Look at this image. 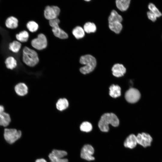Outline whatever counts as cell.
Instances as JSON below:
<instances>
[{"label":"cell","mask_w":162,"mask_h":162,"mask_svg":"<svg viewBox=\"0 0 162 162\" xmlns=\"http://www.w3.org/2000/svg\"><path fill=\"white\" fill-rule=\"evenodd\" d=\"M117 127L119 124V119L116 116L112 113L104 114L101 117L98 122V126L103 132H106L109 129V124Z\"/></svg>","instance_id":"6da1fadb"},{"label":"cell","mask_w":162,"mask_h":162,"mask_svg":"<svg viewBox=\"0 0 162 162\" xmlns=\"http://www.w3.org/2000/svg\"><path fill=\"white\" fill-rule=\"evenodd\" d=\"M80 62L81 64L85 65L80 69V72L84 74L92 71L96 65L95 58L92 55L89 54L82 56L80 58Z\"/></svg>","instance_id":"7a4b0ae2"},{"label":"cell","mask_w":162,"mask_h":162,"mask_svg":"<svg viewBox=\"0 0 162 162\" xmlns=\"http://www.w3.org/2000/svg\"><path fill=\"white\" fill-rule=\"evenodd\" d=\"M22 61L27 65L32 67L38 63L39 59L35 51L27 46H25L23 50Z\"/></svg>","instance_id":"3957f363"},{"label":"cell","mask_w":162,"mask_h":162,"mask_svg":"<svg viewBox=\"0 0 162 162\" xmlns=\"http://www.w3.org/2000/svg\"><path fill=\"white\" fill-rule=\"evenodd\" d=\"M22 132L14 128L4 129V137L6 141L10 144L14 143L21 136Z\"/></svg>","instance_id":"277c9868"},{"label":"cell","mask_w":162,"mask_h":162,"mask_svg":"<svg viewBox=\"0 0 162 162\" xmlns=\"http://www.w3.org/2000/svg\"><path fill=\"white\" fill-rule=\"evenodd\" d=\"M60 22L59 20L56 19L49 20V24L52 27V31L54 35L61 39H65L68 38V34L60 28L59 26Z\"/></svg>","instance_id":"5b68a950"},{"label":"cell","mask_w":162,"mask_h":162,"mask_svg":"<svg viewBox=\"0 0 162 162\" xmlns=\"http://www.w3.org/2000/svg\"><path fill=\"white\" fill-rule=\"evenodd\" d=\"M32 46L35 49L41 50L45 48L47 45L46 38L44 34H39L36 38L33 39L31 41Z\"/></svg>","instance_id":"8992f818"},{"label":"cell","mask_w":162,"mask_h":162,"mask_svg":"<svg viewBox=\"0 0 162 162\" xmlns=\"http://www.w3.org/2000/svg\"><path fill=\"white\" fill-rule=\"evenodd\" d=\"M60 12V9L56 6H46L44 10L45 17L49 20L57 18Z\"/></svg>","instance_id":"52a82bcc"},{"label":"cell","mask_w":162,"mask_h":162,"mask_svg":"<svg viewBox=\"0 0 162 162\" xmlns=\"http://www.w3.org/2000/svg\"><path fill=\"white\" fill-rule=\"evenodd\" d=\"M141 96L140 93L137 89L131 88L127 91L125 94L126 101L130 103H134L139 100Z\"/></svg>","instance_id":"ba28073f"},{"label":"cell","mask_w":162,"mask_h":162,"mask_svg":"<svg viewBox=\"0 0 162 162\" xmlns=\"http://www.w3.org/2000/svg\"><path fill=\"white\" fill-rule=\"evenodd\" d=\"M136 137L137 143L144 147L150 146L151 145L153 138L149 134L142 132L138 134Z\"/></svg>","instance_id":"9c48e42d"},{"label":"cell","mask_w":162,"mask_h":162,"mask_svg":"<svg viewBox=\"0 0 162 162\" xmlns=\"http://www.w3.org/2000/svg\"><path fill=\"white\" fill-rule=\"evenodd\" d=\"M94 152V149L91 145H85L81 149L80 157L88 161L94 160V158L92 155Z\"/></svg>","instance_id":"30bf717a"},{"label":"cell","mask_w":162,"mask_h":162,"mask_svg":"<svg viewBox=\"0 0 162 162\" xmlns=\"http://www.w3.org/2000/svg\"><path fill=\"white\" fill-rule=\"evenodd\" d=\"M112 70L114 76L120 77L124 75L126 72V69L122 64H116L112 67Z\"/></svg>","instance_id":"8fae6325"},{"label":"cell","mask_w":162,"mask_h":162,"mask_svg":"<svg viewBox=\"0 0 162 162\" xmlns=\"http://www.w3.org/2000/svg\"><path fill=\"white\" fill-rule=\"evenodd\" d=\"M14 90L16 93L19 96H23L28 92V88L24 83L20 82L16 85Z\"/></svg>","instance_id":"7c38bea8"},{"label":"cell","mask_w":162,"mask_h":162,"mask_svg":"<svg viewBox=\"0 0 162 162\" xmlns=\"http://www.w3.org/2000/svg\"><path fill=\"white\" fill-rule=\"evenodd\" d=\"M137 143L136 136L134 134H131L126 139L124 145L126 147L133 148L136 146Z\"/></svg>","instance_id":"4fadbf2b"},{"label":"cell","mask_w":162,"mask_h":162,"mask_svg":"<svg viewBox=\"0 0 162 162\" xmlns=\"http://www.w3.org/2000/svg\"><path fill=\"white\" fill-rule=\"evenodd\" d=\"M18 21L17 19L13 16L8 17L5 21L6 26L8 28L15 29L18 26Z\"/></svg>","instance_id":"5bb4252c"},{"label":"cell","mask_w":162,"mask_h":162,"mask_svg":"<svg viewBox=\"0 0 162 162\" xmlns=\"http://www.w3.org/2000/svg\"><path fill=\"white\" fill-rule=\"evenodd\" d=\"M9 114L4 112L0 114V126L4 127L8 126L11 122Z\"/></svg>","instance_id":"9a60e30c"},{"label":"cell","mask_w":162,"mask_h":162,"mask_svg":"<svg viewBox=\"0 0 162 162\" xmlns=\"http://www.w3.org/2000/svg\"><path fill=\"white\" fill-rule=\"evenodd\" d=\"M109 94L111 97L116 98L121 95V88L117 85L112 84L109 88Z\"/></svg>","instance_id":"2e32d148"},{"label":"cell","mask_w":162,"mask_h":162,"mask_svg":"<svg viewBox=\"0 0 162 162\" xmlns=\"http://www.w3.org/2000/svg\"><path fill=\"white\" fill-rule=\"evenodd\" d=\"M130 1V0H117L116 2L117 8L121 11H124L128 8Z\"/></svg>","instance_id":"e0dca14e"},{"label":"cell","mask_w":162,"mask_h":162,"mask_svg":"<svg viewBox=\"0 0 162 162\" xmlns=\"http://www.w3.org/2000/svg\"><path fill=\"white\" fill-rule=\"evenodd\" d=\"M108 20L109 23L114 22H121L123 19L122 16L119 14L116 10H113L109 17Z\"/></svg>","instance_id":"ac0fdd59"},{"label":"cell","mask_w":162,"mask_h":162,"mask_svg":"<svg viewBox=\"0 0 162 162\" xmlns=\"http://www.w3.org/2000/svg\"><path fill=\"white\" fill-rule=\"evenodd\" d=\"M6 68L10 70H13L17 66V62L16 60L12 56H9L7 58L5 61Z\"/></svg>","instance_id":"d6986e66"},{"label":"cell","mask_w":162,"mask_h":162,"mask_svg":"<svg viewBox=\"0 0 162 162\" xmlns=\"http://www.w3.org/2000/svg\"><path fill=\"white\" fill-rule=\"evenodd\" d=\"M69 105V103L67 99L65 98L59 99L56 104L57 109L60 110L62 111L67 109Z\"/></svg>","instance_id":"ffe728a7"},{"label":"cell","mask_w":162,"mask_h":162,"mask_svg":"<svg viewBox=\"0 0 162 162\" xmlns=\"http://www.w3.org/2000/svg\"><path fill=\"white\" fill-rule=\"evenodd\" d=\"M72 34L77 39L82 38L85 36V31L80 26L75 28L72 31Z\"/></svg>","instance_id":"44dd1931"},{"label":"cell","mask_w":162,"mask_h":162,"mask_svg":"<svg viewBox=\"0 0 162 162\" xmlns=\"http://www.w3.org/2000/svg\"><path fill=\"white\" fill-rule=\"evenodd\" d=\"M110 29L116 34L119 33L122 28V26L121 22H114L109 23Z\"/></svg>","instance_id":"7402d4cb"},{"label":"cell","mask_w":162,"mask_h":162,"mask_svg":"<svg viewBox=\"0 0 162 162\" xmlns=\"http://www.w3.org/2000/svg\"><path fill=\"white\" fill-rule=\"evenodd\" d=\"M21 46V44L19 41L14 40L9 44V49L12 52L17 53L20 51Z\"/></svg>","instance_id":"603a6c76"},{"label":"cell","mask_w":162,"mask_h":162,"mask_svg":"<svg viewBox=\"0 0 162 162\" xmlns=\"http://www.w3.org/2000/svg\"><path fill=\"white\" fill-rule=\"evenodd\" d=\"M29 37V34L26 31H23L16 34V37L19 42H25L27 41Z\"/></svg>","instance_id":"cb8c5ba5"},{"label":"cell","mask_w":162,"mask_h":162,"mask_svg":"<svg viewBox=\"0 0 162 162\" xmlns=\"http://www.w3.org/2000/svg\"><path fill=\"white\" fill-rule=\"evenodd\" d=\"M148 8L149 11L154 14L158 18L162 16V13L154 4L150 3L148 5Z\"/></svg>","instance_id":"d4e9b609"},{"label":"cell","mask_w":162,"mask_h":162,"mask_svg":"<svg viewBox=\"0 0 162 162\" xmlns=\"http://www.w3.org/2000/svg\"><path fill=\"white\" fill-rule=\"evenodd\" d=\"M83 29L88 33L94 32L96 30V27L94 23L88 22L85 24Z\"/></svg>","instance_id":"484cf974"},{"label":"cell","mask_w":162,"mask_h":162,"mask_svg":"<svg viewBox=\"0 0 162 162\" xmlns=\"http://www.w3.org/2000/svg\"><path fill=\"white\" fill-rule=\"evenodd\" d=\"M92 126L91 123L87 122H82L80 125V129L81 131L85 132L90 131L92 129Z\"/></svg>","instance_id":"4316f807"},{"label":"cell","mask_w":162,"mask_h":162,"mask_svg":"<svg viewBox=\"0 0 162 162\" xmlns=\"http://www.w3.org/2000/svg\"><path fill=\"white\" fill-rule=\"evenodd\" d=\"M26 27L30 32H33L37 30L38 28V25L35 22L31 21L27 23Z\"/></svg>","instance_id":"83f0119b"},{"label":"cell","mask_w":162,"mask_h":162,"mask_svg":"<svg viewBox=\"0 0 162 162\" xmlns=\"http://www.w3.org/2000/svg\"><path fill=\"white\" fill-rule=\"evenodd\" d=\"M51 153L55 156L60 158H63L67 154V152L65 151L57 149L53 150Z\"/></svg>","instance_id":"f1b7e54d"},{"label":"cell","mask_w":162,"mask_h":162,"mask_svg":"<svg viewBox=\"0 0 162 162\" xmlns=\"http://www.w3.org/2000/svg\"><path fill=\"white\" fill-rule=\"evenodd\" d=\"M48 157L50 162H68V160L66 158H60L54 155L52 153H50Z\"/></svg>","instance_id":"f546056e"},{"label":"cell","mask_w":162,"mask_h":162,"mask_svg":"<svg viewBox=\"0 0 162 162\" xmlns=\"http://www.w3.org/2000/svg\"><path fill=\"white\" fill-rule=\"evenodd\" d=\"M147 17L149 20L153 22H156L157 20V17L153 13L150 11H148L147 13Z\"/></svg>","instance_id":"4dcf8cb0"},{"label":"cell","mask_w":162,"mask_h":162,"mask_svg":"<svg viewBox=\"0 0 162 162\" xmlns=\"http://www.w3.org/2000/svg\"><path fill=\"white\" fill-rule=\"evenodd\" d=\"M35 162H47V161L44 158H40L36 160Z\"/></svg>","instance_id":"1f68e13d"},{"label":"cell","mask_w":162,"mask_h":162,"mask_svg":"<svg viewBox=\"0 0 162 162\" xmlns=\"http://www.w3.org/2000/svg\"><path fill=\"white\" fill-rule=\"evenodd\" d=\"M4 109L3 106L0 105V114L4 112Z\"/></svg>","instance_id":"d6a6232c"},{"label":"cell","mask_w":162,"mask_h":162,"mask_svg":"<svg viewBox=\"0 0 162 162\" xmlns=\"http://www.w3.org/2000/svg\"><path fill=\"white\" fill-rule=\"evenodd\" d=\"M85 1L88 2V1H89L90 0H85Z\"/></svg>","instance_id":"836d02e7"}]
</instances>
